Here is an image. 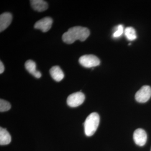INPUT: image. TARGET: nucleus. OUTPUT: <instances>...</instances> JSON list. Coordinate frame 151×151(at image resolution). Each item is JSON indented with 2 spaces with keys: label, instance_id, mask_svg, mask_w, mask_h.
Masks as SVG:
<instances>
[{
  "label": "nucleus",
  "instance_id": "nucleus-1",
  "mask_svg": "<svg viewBox=\"0 0 151 151\" xmlns=\"http://www.w3.org/2000/svg\"><path fill=\"white\" fill-rule=\"evenodd\" d=\"M90 30L86 27H75L68 29L62 36L63 41L67 44L73 43L79 40L81 42L86 40L90 35Z\"/></svg>",
  "mask_w": 151,
  "mask_h": 151
},
{
  "label": "nucleus",
  "instance_id": "nucleus-2",
  "mask_svg": "<svg viewBox=\"0 0 151 151\" xmlns=\"http://www.w3.org/2000/svg\"><path fill=\"white\" fill-rule=\"evenodd\" d=\"M100 123V116L96 113L90 114L83 124L85 133L87 137L93 135Z\"/></svg>",
  "mask_w": 151,
  "mask_h": 151
},
{
  "label": "nucleus",
  "instance_id": "nucleus-3",
  "mask_svg": "<svg viewBox=\"0 0 151 151\" xmlns=\"http://www.w3.org/2000/svg\"><path fill=\"white\" fill-rule=\"evenodd\" d=\"M79 63L86 68H93L100 64V60L94 55H84L79 59Z\"/></svg>",
  "mask_w": 151,
  "mask_h": 151
},
{
  "label": "nucleus",
  "instance_id": "nucleus-4",
  "mask_svg": "<svg viewBox=\"0 0 151 151\" xmlns=\"http://www.w3.org/2000/svg\"><path fill=\"white\" fill-rule=\"evenodd\" d=\"M85 95L81 91L70 95L67 99V103L69 106L72 108H75L83 104L85 101Z\"/></svg>",
  "mask_w": 151,
  "mask_h": 151
},
{
  "label": "nucleus",
  "instance_id": "nucleus-5",
  "mask_svg": "<svg viewBox=\"0 0 151 151\" xmlns=\"http://www.w3.org/2000/svg\"><path fill=\"white\" fill-rule=\"evenodd\" d=\"M151 97V87L149 86H144L141 87L140 90L135 93V100L138 103H146Z\"/></svg>",
  "mask_w": 151,
  "mask_h": 151
},
{
  "label": "nucleus",
  "instance_id": "nucleus-6",
  "mask_svg": "<svg viewBox=\"0 0 151 151\" xmlns=\"http://www.w3.org/2000/svg\"><path fill=\"white\" fill-rule=\"evenodd\" d=\"M52 19L50 17H45L37 22L34 25V27L43 32H47L52 27Z\"/></svg>",
  "mask_w": 151,
  "mask_h": 151
},
{
  "label": "nucleus",
  "instance_id": "nucleus-7",
  "mask_svg": "<svg viewBox=\"0 0 151 151\" xmlns=\"http://www.w3.org/2000/svg\"><path fill=\"white\" fill-rule=\"evenodd\" d=\"M133 139L135 144L138 146H143L145 145L147 139V135L146 131L141 128L135 130L133 134Z\"/></svg>",
  "mask_w": 151,
  "mask_h": 151
},
{
  "label": "nucleus",
  "instance_id": "nucleus-8",
  "mask_svg": "<svg viewBox=\"0 0 151 151\" xmlns=\"http://www.w3.org/2000/svg\"><path fill=\"white\" fill-rule=\"evenodd\" d=\"M12 16L10 12H4L0 16V32L5 30L10 25Z\"/></svg>",
  "mask_w": 151,
  "mask_h": 151
},
{
  "label": "nucleus",
  "instance_id": "nucleus-9",
  "mask_svg": "<svg viewBox=\"0 0 151 151\" xmlns=\"http://www.w3.org/2000/svg\"><path fill=\"white\" fill-rule=\"evenodd\" d=\"M25 66L27 70L35 77L37 78H39L41 77L42 73L39 70H37L36 64L33 60H27L25 64Z\"/></svg>",
  "mask_w": 151,
  "mask_h": 151
},
{
  "label": "nucleus",
  "instance_id": "nucleus-10",
  "mask_svg": "<svg viewBox=\"0 0 151 151\" xmlns=\"http://www.w3.org/2000/svg\"><path fill=\"white\" fill-rule=\"evenodd\" d=\"M30 4L32 9L39 12L45 11L48 7L47 2L43 0H32Z\"/></svg>",
  "mask_w": 151,
  "mask_h": 151
},
{
  "label": "nucleus",
  "instance_id": "nucleus-11",
  "mask_svg": "<svg viewBox=\"0 0 151 151\" xmlns=\"http://www.w3.org/2000/svg\"><path fill=\"white\" fill-rule=\"evenodd\" d=\"M50 74L52 77L57 82L62 81L65 77L63 72L58 65H55L51 68L50 70Z\"/></svg>",
  "mask_w": 151,
  "mask_h": 151
},
{
  "label": "nucleus",
  "instance_id": "nucleus-12",
  "mask_svg": "<svg viewBox=\"0 0 151 151\" xmlns=\"http://www.w3.org/2000/svg\"><path fill=\"white\" fill-rule=\"evenodd\" d=\"M11 141V137L10 133L6 129L0 128V145L4 146L9 145Z\"/></svg>",
  "mask_w": 151,
  "mask_h": 151
},
{
  "label": "nucleus",
  "instance_id": "nucleus-13",
  "mask_svg": "<svg viewBox=\"0 0 151 151\" xmlns=\"http://www.w3.org/2000/svg\"><path fill=\"white\" fill-rule=\"evenodd\" d=\"M124 34L127 39L129 41H133L137 38L135 29L133 27H127L124 30Z\"/></svg>",
  "mask_w": 151,
  "mask_h": 151
},
{
  "label": "nucleus",
  "instance_id": "nucleus-14",
  "mask_svg": "<svg viewBox=\"0 0 151 151\" xmlns=\"http://www.w3.org/2000/svg\"><path fill=\"white\" fill-rule=\"evenodd\" d=\"M11 108V104L3 99L0 100V111L5 112L9 110Z\"/></svg>",
  "mask_w": 151,
  "mask_h": 151
},
{
  "label": "nucleus",
  "instance_id": "nucleus-15",
  "mask_svg": "<svg viewBox=\"0 0 151 151\" xmlns=\"http://www.w3.org/2000/svg\"><path fill=\"white\" fill-rule=\"evenodd\" d=\"M124 32V27L122 25H119L116 27V30L113 33V37L115 38H119L122 35Z\"/></svg>",
  "mask_w": 151,
  "mask_h": 151
},
{
  "label": "nucleus",
  "instance_id": "nucleus-16",
  "mask_svg": "<svg viewBox=\"0 0 151 151\" xmlns=\"http://www.w3.org/2000/svg\"><path fill=\"white\" fill-rule=\"evenodd\" d=\"M4 70H5L4 65L3 63L1 61V62H0V73L2 74V73L4 72Z\"/></svg>",
  "mask_w": 151,
  "mask_h": 151
},
{
  "label": "nucleus",
  "instance_id": "nucleus-17",
  "mask_svg": "<svg viewBox=\"0 0 151 151\" xmlns=\"http://www.w3.org/2000/svg\"></svg>",
  "mask_w": 151,
  "mask_h": 151
}]
</instances>
